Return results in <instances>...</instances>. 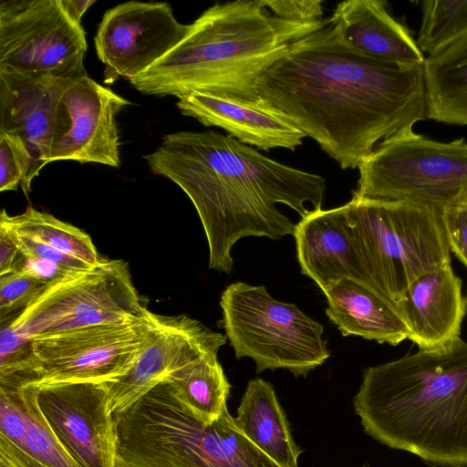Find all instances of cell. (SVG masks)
Here are the masks:
<instances>
[{
  "label": "cell",
  "instance_id": "obj_6",
  "mask_svg": "<svg viewBox=\"0 0 467 467\" xmlns=\"http://www.w3.org/2000/svg\"><path fill=\"white\" fill-rule=\"evenodd\" d=\"M368 287L396 305L420 276L451 265L441 213L411 202L352 194L345 204Z\"/></svg>",
  "mask_w": 467,
  "mask_h": 467
},
{
  "label": "cell",
  "instance_id": "obj_27",
  "mask_svg": "<svg viewBox=\"0 0 467 467\" xmlns=\"http://www.w3.org/2000/svg\"><path fill=\"white\" fill-rule=\"evenodd\" d=\"M417 44L436 56L467 36V0H424Z\"/></svg>",
  "mask_w": 467,
  "mask_h": 467
},
{
  "label": "cell",
  "instance_id": "obj_28",
  "mask_svg": "<svg viewBox=\"0 0 467 467\" xmlns=\"http://www.w3.org/2000/svg\"><path fill=\"white\" fill-rule=\"evenodd\" d=\"M33 160L16 136L0 132V191H16L20 184L27 196L34 179Z\"/></svg>",
  "mask_w": 467,
  "mask_h": 467
},
{
  "label": "cell",
  "instance_id": "obj_20",
  "mask_svg": "<svg viewBox=\"0 0 467 467\" xmlns=\"http://www.w3.org/2000/svg\"><path fill=\"white\" fill-rule=\"evenodd\" d=\"M336 36L372 59L424 65L426 57L408 26L397 20L380 0H347L337 5L327 20Z\"/></svg>",
  "mask_w": 467,
  "mask_h": 467
},
{
  "label": "cell",
  "instance_id": "obj_24",
  "mask_svg": "<svg viewBox=\"0 0 467 467\" xmlns=\"http://www.w3.org/2000/svg\"><path fill=\"white\" fill-rule=\"evenodd\" d=\"M18 386L26 427L18 448L10 454L0 455V467H79L41 411L37 387Z\"/></svg>",
  "mask_w": 467,
  "mask_h": 467
},
{
  "label": "cell",
  "instance_id": "obj_21",
  "mask_svg": "<svg viewBox=\"0 0 467 467\" xmlns=\"http://www.w3.org/2000/svg\"><path fill=\"white\" fill-rule=\"evenodd\" d=\"M324 294L326 314L342 336H359L391 346L408 339V327L395 306L364 285L342 279Z\"/></svg>",
  "mask_w": 467,
  "mask_h": 467
},
{
  "label": "cell",
  "instance_id": "obj_3",
  "mask_svg": "<svg viewBox=\"0 0 467 467\" xmlns=\"http://www.w3.org/2000/svg\"><path fill=\"white\" fill-rule=\"evenodd\" d=\"M354 409L380 443L439 467H467V342L366 368Z\"/></svg>",
  "mask_w": 467,
  "mask_h": 467
},
{
  "label": "cell",
  "instance_id": "obj_32",
  "mask_svg": "<svg viewBox=\"0 0 467 467\" xmlns=\"http://www.w3.org/2000/svg\"><path fill=\"white\" fill-rule=\"evenodd\" d=\"M263 3L274 16L289 21L313 22L321 20L323 15L321 0H263Z\"/></svg>",
  "mask_w": 467,
  "mask_h": 467
},
{
  "label": "cell",
  "instance_id": "obj_31",
  "mask_svg": "<svg viewBox=\"0 0 467 467\" xmlns=\"http://www.w3.org/2000/svg\"><path fill=\"white\" fill-rule=\"evenodd\" d=\"M441 216L451 252L467 267V193Z\"/></svg>",
  "mask_w": 467,
  "mask_h": 467
},
{
  "label": "cell",
  "instance_id": "obj_10",
  "mask_svg": "<svg viewBox=\"0 0 467 467\" xmlns=\"http://www.w3.org/2000/svg\"><path fill=\"white\" fill-rule=\"evenodd\" d=\"M143 317L126 324L104 325L31 339L19 369L0 381L50 385L110 382L125 374L141 348L148 329Z\"/></svg>",
  "mask_w": 467,
  "mask_h": 467
},
{
  "label": "cell",
  "instance_id": "obj_30",
  "mask_svg": "<svg viewBox=\"0 0 467 467\" xmlns=\"http://www.w3.org/2000/svg\"><path fill=\"white\" fill-rule=\"evenodd\" d=\"M5 230L9 234L20 253L26 257L48 262L73 273H81L94 266L83 260L60 252L30 237L16 234L6 229Z\"/></svg>",
  "mask_w": 467,
  "mask_h": 467
},
{
  "label": "cell",
  "instance_id": "obj_16",
  "mask_svg": "<svg viewBox=\"0 0 467 467\" xmlns=\"http://www.w3.org/2000/svg\"><path fill=\"white\" fill-rule=\"evenodd\" d=\"M69 80L0 68V132L26 144L35 177L48 163L58 105Z\"/></svg>",
  "mask_w": 467,
  "mask_h": 467
},
{
  "label": "cell",
  "instance_id": "obj_19",
  "mask_svg": "<svg viewBox=\"0 0 467 467\" xmlns=\"http://www.w3.org/2000/svg\"><path fill=\"white\" fill-rule=\"evenodd\" d=\"M293 235L301 273L323 293L342 279L368 288L353 245L345 204L311 212L296 224Z\"/></svg>",
  "mask_w": 467,
  "mask_h": 467
},
{
  "label": "cell",
  "instance_id": "obj_5",
  "mask_svg": "<svg viewBox=\"0 0 467 467\" xmlns=\"http://www.w3.org/2000/svg\"><path fill=\"white\" fill-rule=\"evenodd\" d=\"M117 458L129 467H281L254 445L228 410L199 420L164 380L113 414Z\"/></svg>",
  "mask_w": 467,
  "mask_h": 467
},
{
  "label": "cell",
  "instance_id": "obj_9",
  "mask_svg": "<svg viewBox=\"0 0 467 467\" xmlns=\"http://www.w3.org/2000/svg\"><path fill=\"white\" fill-rule=\"evenodd\" d=\"M145 308L129 265L119 259L101 258L89 270L49 284L25 310L5 319L31 340L97 326L135 322L143 317Z\"/></svg>",
  "mask_w": 467,
  "mask_h": 467
},
{
  "label": "cell",
  "instance_id": "obj_2",
  "mask_svg": "<svg viewBox=\"0 0 467 467\" xmlns=\"http://www.w3.org/2000/svg\"><path fill=\"white\" fill-rule=\"evenodd\" d=\"M150 171L176 183L193 203L209 248V268L233 270L232 248L244 237L280 239L296 224L276 207L301 218L322 209L326 180L274 161L231 136L179 131L144 156Z\"/></svg>",
  "mask_w": 467,
  "mask_h": 467
},
{
  "label": "cell",
  "instance_id": "obj_12",
  "mask_svg": "<svg viewBox=\"0 0 467 467\" xmlns=\"http://www.w3.org/2000/svg\"><path fill=\"white\" fill-rule=\"evenodd\" d=\"M168 3L130 1L109 9L99 25L94 44L105 65L104 82L130 80L149 69L187 35Z\"/></svg>",
  "mask_w": 467,
  "mask_h": 467
},
{
  "label": "cell",
  "instance_id": "obj_36",
  "mask_svg": "<svg viewBox=\"0 0 467 467\" xmlns=\"http://www.w3.org/2000/svg\"><path fill=\"white\" fill-rule=\"evenodd\" d=\"M465 307H466V313H467V295L465 296Z\"/></svg>",
  "mask_w": 467,
  "mask_h": 467
},
{
  "label": "cell",
  "instance_id": "obj_7",
  "mask_svg": "<svg viewBox=\"0 0 467 467\" xmlns=\"http://www.w3.org/2000/svg\"><path fill=\"white\" fill-rule=\"evenodd\" d=\"M219 327L236 358H251L256 372L284 368L307 374L329 358L323 326L295 304L273 298L265 285L236 282L223 291Z\"/></svg>",
  "mask_w": 467,
  "mask_h": 467
},
{
  "label": "cell",
  "instance_id": "obj_37",
  "mask_svg": "<svg viewBox=\"0 0 467 467\" xmlns=\"http://www.w3.org/2000/svg\"><path fill=\"white\" fill-rule=\"evenodd\" d=\"M361 467H368V464H365V465H363V466H361Z\"/></svg>",
  "mask_w": 467,
  "mask_h": 467
},
{
  "label": "cell",
  "instance_id": "obj_13",
  "mask_svg": "<svg viewBox=\"0 0 467 467\" xmlns=\"http://www.w3.org/2000/svg\"><path fill=\"white\" fill-rule=\"evenodd\" d=\"M144 343L130 369L107 382L113 414L121 412L181 368L218 354L227 337L186 315L162 316L146 310Z\"/></svg>",
  "mask_w": 467,
  "mask_h": 467
},
{
  "label": "cell",
  "instance_id": "obj_25",
  "mask_svg": "<svg viewBox=\"0 0 467 467\" xmlns=\"http://www.w3.org/2000/svg\"><path fill=\"white\" fill-rule=\"evenodd\" d=\"M165 380L175 396L204 423L216 420L227 409L231 385L218 361V354L192 362Z\"/></svg>",
  "mask_w": 467,
  "mask_h": 467
},
{
  "label": "cell",
  "instance_id": "obj_23",
  "mask_svg": "<svg viewBox=\"0 0 467 467\" xmlns=\"http://www.w3.org/2000/svg\"><path fill=\"white\" fill-rule=\"evenodd\" d=\"M427 118L467 126V36L441 53L426 57Z\"/></svg>",
  "mask_w": 467,
  "mask_h": 467
},
{
  "label": "cell",
  "instance_id": "obj_11",
  "mask_svg": "<svg viewBox=\"0 0 467 467\" xmlns=\"http://www.w3.org/2000/svg\"><path fill=\"white\" fill-rule=\"evenodd\" d=\"M87 48L82 25L59 0L1 1L0 68L78 78L88 75Z\"/></svg>",
  "mask_w": 467,
  "mask_h": 467
},
{
  "label": "cell",
  "instance_id": "obj_26",
  "mask_svg": "<svg viewBox=\"0 0 467 467\" xmlns=\"http://www.w3.org/2000/svg\"><path fill=\"white\" fill-rule=\"evenodd\" d=\"M0 227L30 237L91 265H96L101 259L88 234L32 206L14 216L3 209Z\"/></svg>",
  "mask_w": 467,
  "mask_h": 467
},
{
  "label": "cell",
  "instance_id": "obj_29",
  "mask_svg": "<svg viewBox=\"0 0 467 467\" xmlns=\"http://www.w3.org/2000/svg\"><path fill=\"white\" fill-rule=\"evenodd\" d=\"M48 284L27 273L18 272L0 278V319L16 316L33 303Z\"/></svg>",
  "mask_w": 467,
  "mask_h": 467
},
{
  "label": "cell",
  "instance_id": "obj_18",
  "mask_svg": "<svg viewBox=\"0 0 467 467\" xmlns=\"http://www.w3.org/2000/svg\"><path fill=\"white\" fill-rule=\"evenodd\" d=\"M395 307L420 350L444 348L460 337L466 314L462 280L451 265L437 268L417 278Z\"/></svg>",
  "mask_w": 467,
  "mask_h": 467
},
{
  "label": "cell",
  "instance_id": "obj_17",
  "mask_svg": "<svg viewBox=\"0 0 467 467\" xmlns=\"http://www.w3.org/2000/svg\"><path fill=\"white\" fill-rule=\"evenodd\" d=\"M182 114L206 127H218L242 143L261 150H296L306 134L266 100H246L193 91L176 103Z\"/></svg>",
  "mask_w": 467,
  "mask_h": 467
},
{
  "label": "cell",
  "instance_id": "obj_22",
  "mask_svg": "<svg viewBox=\"0 0 467 467\" xmlns=\"http://www.w3.org/2000/svg\"><path fill=\"white\" fill-rule=\"evenodd\" d=\"M234 420L247 439L281 467H298L302 450L271 383L260 378L248 382Z\"/></svg>",
  "mask_w": 467,
  "mask_h": 467
},
{
  "label": "cell",
  "instance_id": "obj_4",
  "mask_svg": "<svg viewBox=\"0 0 467 467\" xmlns=\"http://www.w3.org/2000/svg\"><path fill=\"white\" fill-rule=\"evenodd\" d=\"M326 24L278 18L263 0L217 3L190 25L176 47L130 82L142 94L157 97L180 99L198 91L258 100L260 76Z\"/></svg>",
  "mask_w": 467,
  "mask_h": 467
},
{
  "label": "cell",
  "instance_id": "obj_14",
  "mask_svg": "<svg viewBox=\"0 0 467 467\" xmlns=\"http://www.w3.org/2000/svg\"><path fill=\"white\" fill-rule=\"evenodd\" d=\"M130 101L88 75L72 78L57 109L48 163L75 161L120 166L116 116Z\"/></svg>",
  "mask_w": 467,
  "mask_h": 467
},
{
  "label": "cell",
  "instance_id": "obj_1",
  "mask_svg": "<svg viewBox=\"0 0 467 467\" xmlns=\"http://www.w3.org/2000/svg\"><path fill=\"white\" fill-rule=\"evenodd\" d=\"M256 88L343 170L358 168L380 140L427 118L424 65L363 56L328 21L272 64Z\"/></svg>",
  "mask_w": 467,
  "mask_h": 467
},
{
  "label": "cell",
  "instance_id": "obj_33",
  "mask_svg": "<svg viewBox=\"0 0 467 467\" xmlns=\"http://www.w3.org/2000/svg\"><path fill=\"white\" fill-rule=\"evenodd\" d=\"M21 253L9 234L0 227V276L17 273Z\"/></svg>",
  "mask_w": 467,
  "mask_h": 467
},
{
  "label": "cell",
  "instance_id": "obj_8",
  "mask_svg": "<svg viewBox=\"0 0 467 467\" xmlns=\"http://www.w3.org/2000/svg\"><path fill=\"white\" fill-rule=\"evenodd\" d=\"M358 169L352 194L408 201L441 214L467 193V141H436L410 129L379 142Z\"/></svg>",
  "mask_w": 467,
  "mask_h": 467
},
{
  "label": "cell",
  "instance_id": "obj_15",
  "mask_svg": "<svg viewBox=\"0 0 467 467\" xmlns=\"http://www.w3.org/2000/svg\"><path fill=\"white\" fill-rule=\"evenodd\" d=\"M36 386L41 411L78 466L115 467L116 434L106 382Z\"/></svg>",
  "mask_w": 467,
  "mask_h": 467
},
{
  "label": "cell",
  "instance_id": "obj_35",
  "mask_svg": "<svg viewBox=\"0 0 467 467\" xmlns=\"http://www.w3.org/2000/svg\"><path fill=\"white\" fill-rule=\"evenodd\" d=\"M115 467H129V466H128V465H126L125 463H123L122 462H120V461L117 458Z\"/></svg>",
  "mask_w": 467,
  "mask_h": 467
},
{
  "label": "cell",
  "instance_id": "obj_34",
  "mask_svg": "<svg viewBox=\"0 0 467 467\" xmlns=\"http://www.w3.org/2000/svg\"><path fill=\"white\" fill-rule=\"evenodd\" d=\"M59 2L68 16L78 24H81L83 15L96 0H59Z\"/></svg>",
  "mask_w": 467,
  "mask_h": 467
}]
</instances>
